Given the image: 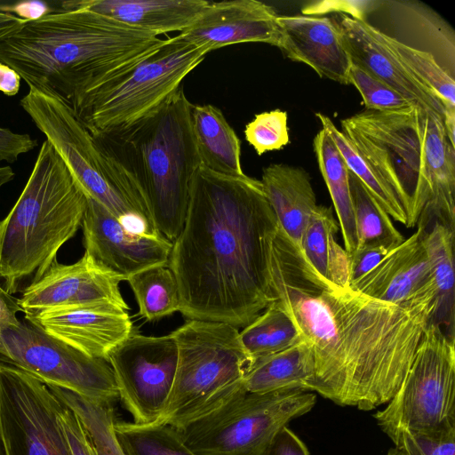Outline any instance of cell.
<instances>
[{
  "instance_id": "obj_1",
  "label": "cell",
  "mask_w": 455,
  "mask_h": 455,
  "mask_svg": "<svg viewBox=\"0 0 455 455\" xmlns=\"http://www.w3.org/2000/svg\"><path fill=\"white\" fill-rule=\"evenodd\" d=\"M276 300L312 348L310 391L371 411L402 385L435 310V290L403 304L328 283L293 256L273 251Z\"/></svg>"
},
{
  "instance_id": "obj_2",
  "label": "cell",
  "mask_w": 455,
  "mask_h": 455,
  "mask_svg": "<svg viewBox=\"0 0 455 455\" xmlns=\"http://www.w3.org/2000/svg\"><path fill=\"white\" fill-rule=\"evenodd\" d=\"M279 226L260 180L201 165L169 267L188 320L251 323L276 300L272 251Z\"/></svg>"
},
{
  "instance_id": "obj_3",
  "label": "cell",
  "mask_w": 455,
  "mask_h": 455,
  "mask_svg": "<svg viewBox=\"0 0 455 455\" xmlns=\"http://www.w3.org/2000/svg\"><path fill=\"white\" fill-rule=\"evenodd\" d=\"M165 42L90 11H53L27 20L1 38L0 62L13 68L28 87L52 93L72 107Z\"/></svg>"
},
{
  "instance_id": "obj_4",
  "label": "cell",
  "mask_w": 455,
  "mask_h": 455,
  "mask_svg": "<svg viewBox=\"0 0 455 455\" xmlns=\"http://www.w3.org/2000/svg\"><path fill=\"white\" fill-rule=\"evenodd\" d=\"M191 106L180 87L150 116L93 136L132 176L157 231L172 243L183 228L192 184L202 165L191 128Z\"/></svg>"
},
{
  "instance_id": "obj_5",
  "label": "cell",
  "mask_w": 455,
  "mask_h": 455,
  "mask_svg": "<svg viewBox=\"0 0 455 455\" xmlns=\"http://www.w3.org/2000/svg\"><path fill=\"white\" fill-rule=\"evenodd\" d=\"M87 195L65 161L43 142L17 202L0 220V278L10 294L38 280L82 228Z\"/></svg>"
},
{
  "instance_id": "obj_6",
  "label": "cell",
  "mask_w": 455,
  "mask_h": 455,
  "mask_svg": "<svg viewBox=\"0 0 455 455\" xmlns=\"http://www.w3.org/2000/svg\"><path fill=\"white\" fill-rule=\"evenodd\" d=\"M20 106L65 161L85 194L128 230L161 235L130 172L106 152L72 108L52 93L29 87Z\"/></svg>"
},
{
  "instance_id": "obj_7",
  "label": "cell",
  "mask_w": 455,
  "mask_h": 455,
  "mask_svg": "<svg viewBox=\"0 0 455 455\" xmlns=\"http://www.w3.org/2000/svg\"><path fill=\"white\" fill-rule=\"evenodd\" d=\"M315 402L307 390L251 393L243 382L173 427L196 455H264L276 434Z\"/></svg>"
},
{
  "instance_id": "obj_8",
  "label": "cell",
  "mask_w": 455,
  "mask_h": 455,
  "mask_svg": "<svg viewBox=\"0 0 455 455\" xmlns=\"http://www.w3.org/2000/svg\"><path fill=\"white\" fill-rule=\"evenodd\" d=\"M210 51L167 37L149 57L84 94L71 108L92 136L124 129L156 112Z\"/></svg>"
},
{
  "instance_id": "obj_9",
  "label": "cell",
  "mask_w": 455,
  "mask_h": 455,
  "mask_svg": "<svg viewBox=\"0 0 455 455\" xmlns=\"http://www.w3.org/2000/svg\"><path fill=\"white\" fill-rule=\"evenodd\" d=\"M427 112L417 105L394 111L364 110L340 121L341 132L405 209L414 227L429 196L424 159Z\"/></svg>"
},
{
  "instance_id": "obj_10",
  "label": "cell",
  "mask_w": 455,
  "mask_h": 455,
  "mask_svg": "<svg viewBox=\"0 0 455 455\" xmlns=\"http://www.w3.org/2000/svg\"><path fill=\"white\" fill-rule=\"evenodd\" d=\"M178 348L172 390L158 423L174 427L239 387L251 367L237 327L188 320L171 332Z\"/></svg>"
},
{
  "instance_id": "obj_11",
  "label": "cell",
  "mask_w": 455,
  "mask_h": 455,
  "mask_svg": "<svg viewBox=\"0 0 455 455\" xmlns=\"http://www.w3.org/2000/svg\"><path fill=\"white\" fill-rule=\"evenodd\" d=\"M373 417L388 436L455 428V339L438 324H428L402 385Z\"/></svg>"
},
{
  "instance_id": "obj_12",
  "label": "cell",
  "mask_w": 455,
  "mask_h": 455,
  "mask_svg": "<svg viewBox=\"0 0 455 455\" xmlns=\"http://www.w3.org/2000/svg\"><path fill=\"white\" fill-rule=\"evenodd\" d=\"M0 359L47 385L111 403L118 398L114 371L108 360L88 355L20 322L0 338Z\"/></svg>"
},
{
  "instance_id": "obj_13",
  "label": "cell",
  "mask_w": 455,
  "mask_h": 455,
  "mask_svg": "<svg viewBox=\"0 0 455 455\" xmlns=\"http://www.w3.org/2000/svg\"><path fill=\"white\" fill-rule=\"evenodd\" d=\"M60 406L47 384L0 359V440L4 455H71Z\"/></svg>"
},
{
  "instance_id": "obj_14",
  "label": "cell",
  "mask_w": 455,
  "mask_h": 455,
  "mask_svg": "<svg viewBox=\"0 0 455 455\" xmlns=\"http://www.w3.org/2000/svg\"><path fill=\"white\" fill-rule=\"evenodd\" d=\"M118 398L137 424L156 423L166 409L176 375L178 348L172 334L132 331L108 354Z\"/></svg>"
},
{
  "instance_id": "obj_15",
  "label": "cell",
  "mask_w": 455,
  "mask_h": 455,
  "mask_svg": "<svg viewBox=\"0 0 455 455\" xmlns=\"http://www.w3.org/2000/svg\"><path fill=\"white\" fill-rule=\"evenodd\" d=\"M82 228L84 252L100 268L120 281H127L148 267L169 263L171 241L161 235H141L128 230L88 196Z\"/></svg>"
},
{
  "instance_id": "obj_16",
  "label": "cell",
  "mask_w": 455,
  "mask_h": 455,
  "mask_svg": "<svg viewBox=\"0 0 455 455\" xmlns=\"http://www.w3.org/2000/svg\"><path fill=\"white\" fill-rule=\"evenodd\" d=\"M120 282L84 252L73 264L54 261L38 280L22 291L18 305L25 317L68 306L110 304L128 310Z\"/></svg>"
},
{
  "instance_id": "obj_17",
  "label": "cell",
  "mask_w": 455,
  "mask_h": 455,
  "mask_svg": "<svg viewBox=\"0 0 455 455\" xmlns=\"http://www.w3.org/2000/svg\"><path fill=\"white\" fill-rule=\"evenodd\" d=\"M25 321L88 355L106 360L134 330L128 310L110 304L54 307Z\"/></svg>"
},
{
  "instance_id": "obj_18",
  "label": "cell",
  "mask_w": 455,
  "mask_h": 455,
  "mask_svg": "<svg viewBox=\"0 0 455 455\" xmlns=\"http://www.w3.org/2000/svg\"><path fill=\"white\" fill-rule=\"evenodd\" d=\"M274 8L257 0L209 2L198 18L178 35L210 52L243 43L278 46L280 32Z\"/></svg>"
},
{
  "instance_id": "obj_19",
  "label": "cell",
  "mask_w": 455,
  "mask_h": 455,
  "mask_svg": "<svg viewBox=\"0 0 455 455\" xmlns=\"http://www.w3.org/2000/svg\"><path fill=\"white\" fill-rule=\"evenodd\" d=\"M365 15L378 16L379 24L385 23L384 30L391 28L388 36L430 53L455 78V32L432 8L415 0L367 1Z\"/></svg>"
},
{
  "instance_id": "obj_20",
  "label": "cell",
  "mask_w": 455,
  "mask_h": 455,
  "mask_svg": "<svg viewBox=\"0 0 455 455\" xmlns=\"http://www.w3.org/2000/svg\"><path fill=\"white\" fill-rule=\"evenodd\" d=\"M278 48L292 61L302 62L321 77L349 84L351 58L340 28L329 17L278 15Z\"/></svg>"
},
{
  "instance_id": "obj_21",
  "label": "cell",
  "mask_w": 455,
  "mask_h": 455,
  "mask_svg": "<svg viewBox=\"0 0 455 455\" xmlns=\"http://www.w3.org/2000/svg\"><path fill=\"white\" fill-rule=\"evenodd\" d=\"M427 230L419 224L415 233L388 251L371 270L352 283L349 288L397 305L435 289L424 243Z\"/></svg>"
},
{
  "instance_id": "obj_22",
  "label": "cell",
  "mask_w": 455,
  "mask_h": 455,
  "mask_svg": "<svg viewBox=\"0 0 455 455\" xmlns=\"http://www.w3.org/2000/svg\"><path fill=\"white\" fill-rule=\"evenodd\" d=\"M336 21L354 63L391 87L409 102L444 121L445 106L442 100L406 69L373 35L367 22L345 13L339 14Z\"/></svg>"
},
{
  "instance_id": "obj_23",
  "label": "cell",
  "mask_w": 455,
  "mask_h": 455,
  "mask_svg": "<svg viewBox=\"0 0 455 455\" xmlns=\"http://www.w3.org/2000/svg\"><path fill=\"white\" fill-rule=\"evenodd\" d=\"M205 0H73L56 11L86 10L156 36L188 28L204 10Z\"/></svg>"
},
{
  "instance_id": "obj_24",
  "label": "cell",
  "mask_w": 455,
  "mask_h": 455,
  "mask_svg": "<svg viewBox=\"0 0 455 455\" xmlns=\"http://www.w3.org/2000/svg\"><path fill=\"white\" fill-rule=\"evenodd\" d=\"M423 150L429 196L417 224L427 228L433 220L454 232L455 147L447 137L443 120L429 112L426 114Z\"/></svg>"
},
{
  "instance_id": "obj_25",
  "label": "cell",
  "mask_w": 455,
  "mask_h": 455,
  "mask_svg": "<svg viewBox=\"0 0 455 455\" xmlns=\"http://www.w3.org/2000/svg\"><path fill=\"white\" fill-rule=\"evenodd\" d=\"M260 181L279 228L299 255L303 231L318 205L308 172L273 164L263 169Z\"/></svg>"
},
{
  "instance_id": "obj_26",
  "label": "cell",
  "mask_w": 455,
  "mask_h": 455,
  "mask_svg": "<svg viewBox=\"0 0 455 455\" xmlns=\"http://www.w3.org/2000/svg\"><path fill=\"white\" fill-rule=\"evenodd\" d=\"M190 123L202 165L213 172L239 177L241 142L222 111L211 104H192Z\"/></svg>"
},
{
  "instance_id": "obj_27",
  "label": "cell",
  "mask_w": 455,
  "mask_h": 455,
  "mask_svg": "<svg viewBox=\"0 0 455 455\" xmlns=\"http://www.w3.org/2000/svg\"><path fill=\"white\" fill-rule=\"evenodd\" d=\"M339 225L331 207L317 205L303 231L299 257L328 283L349 287L348 254L335 239Z\"/></svg>"
},
{
  "instance_id": "obj_28",
  "label": "cell",
  "mask_w": 455,
  "mask_h": 455,
  "mask_svg": "<svg viewBox=\"0 0 455 455\" xmlns=\"http://www.w3.org/2000/svg\"><path fill=\"white\" fill-rule=\"evenodd\" d=\"M315 374L312 348L304 339L282 351L254 362L243 386L251 393L310 390Z\"/></svg>"
},
{
  "instance_id": "obj_29",
  "label": "cell",
  "mask_w": 455,
  "mask_h": 455,
  "mask_svg": "<svg viewBox=\"0 0 455 455\" xmlns=\"http://www.w3.org/2000/svg\"><path fill=\"white\" fill-rule=\"evenodd\" d=\"M319 170L329 190L344 249L351 254L357 247L354 206L349 184V169L329 132L322 128L313 140Z\"/></svg>"
},
{
  "instance_id": "obj_30",
  "label": "cell",
  "mask_w": 455,
  "mask_h": 455,
  "mask_svg": "<svg viewBox=\"0 0 455 455\" xmlns=\"http://www.w3.org/2000/svg\"><path fill=\"white\" fill-rule=\"evenodd\" d=\"M424 243L435 290V310L431 323L438 324L446 336L454 339V232L435 222L431 229L427 230Z\"/></svg>"
},
{
  "instance_id": "obj_31",
  "label": "cell",
  "mask_w": 455,
  "mask_h": 455,
  "mask_svg": "<svg viewBox=\"0 0 455 455\" xmlns=\"http://www.w3.org/2000/svg\"><path fill=\"white\" fill-rule=\"evenodd\" d=\"M239 335L251 364L303 339L296 323L277 300L239 331Z\"/></svg>"
},
{
  "instance_id": "obj_32",
  "label": "cell",
  "mask_w": 455,
  "mask_h": 455,
  "mask_svg": "<svg viewBox=\"0 0 455 455\" xmlns=\"http://www.w3.org/2000/svg\"><path fill=\"white\" fill-rule=\"evenodd\" d=\"M354 206L357 247L378 246L387 251L405 239L362 181L348 172Z\"/></svg>"
},
{
  "instance_id": "obj_33",
  "label": "cell",
  "mask_w": 455,
  "mask_h": 455,
  "mask_svg": "<svg viewBox=\"0 0 455 455\" xmlns=\"http://www.w3.org/2000/svg\"><path fill=\"white\" fill-rule=\"evenodd\" d=\"M47 386L77 415L96 455H125L116 436V421L111 403L97 401L58 386Z\"/></svg>"
},
{
  "instance_id": "obj_34",
  "label": "cell",
  "mask_w": 455,
  "mask_h": 455,
  "mask_svg": "<svg viewBox=\"0 0 455 455\" xmlns=\"http://www.w3.org/2000/svg\"><path fill=\"white\" fill-rule=\"evenodd\" d=\"M127 282L146 320H159L180 310L179 286L168 264L143 269Z\"/></svg>"
},
{
  "instance_id": "obj_35",
  "label": "cell",
  "mask_w": 455,
  "mask_h": 455,
  "mask_svg": "<svg viewBox=\"0 0 455 455\" xmlns=\"http://www.w3.org/2000/svg\"><path fill=\"white\" fill-rule=\"evenodd\" d=\"M373 35L393 53L406 69L443 102L445 110L455 108V81L422 51L409 47L369 25Z\"/></svg>"
},
{
  "instance_id": "obj_36",
  "label": "cell",
  "mask_w": 455,
  "mask_h": 455,
  "mask_svg": "<svg viewBox=\"0 0 455 455\" xmlns=\"http://www.w3.org/2000/svg\"><path fill=\"white\" fill-rule=\"evenodd\" d=\"M115 433L125 455H196L169 425L116 421Z\"/></svg>"
},
{
  "instance_id": "obj_37",
  "label": "cell",
  "mask_w": 455,
  "mask_h": 455,
  "mask_svg": "<svg viewBox=\"0 0 455 455\" xmlns=\"http://www.w3.org/2000/svg\"><path fill=\"white\" fill-rule=\"evenodd\" d=\"M315 116L322 127L331 135L349 171L362 181L391 219L410 228V218L405 209L384 187L346 135L336 127L329 116L322 113H315Z\"/></svg>"
},
{
  "instance_id": "obj_38",
  "label": "cell",
  "mask_w": 455,
  "mask_h": 455,
  "mask_svg": "<svg viewBox=\"0 0 455 455\" xmlns=\"http://www.w3.org/2000/svg\"><path fill=\"white\" fill-rule=\"evenodd\" d=\"M244 135L259 156L283 148L290 141L287 112L275 109L256 115L246 124Z\"/></svg>"
},
{
  "instance_id": "obj_39",
  "label": "cell",
  "mask_w": 455,
  "mask_h": 455,
  "mask_svg": "<svg viewBox=\"0 0 455 455\" xmlns=\"http://www.w3.org/2000/svg\"><path fill=\"white\" fill-rule=\"evenodd\" d=\"M348 83L360 92L365 110L386 112L415 105L353 61L348 70Z\"/></svg>"
},
{
  "instance_id": "obj_40",
  "label": "cell",
  "mask_w": 455,
  "mask_h": 455,
  "mask_svg": "<svg viewBox=\"0 0 455 455\" xmlns=\"http://www.w3.org/2000/svg\"><path fill=\"white\" fill-rule=\"evenodd\" d=\"M388 437L402 455H455V428L432 434L398 430Z\"/></svg>"
},
{
  "instance_id": "obj_41",
  "label": "cell",
  "mask_w": 455,
  "mask_h": 455,
  "mask_svg": "<svg viewBox=\"0 0 455 455\" xmlns=\"http://www.w3.org/2000/svg\"><path fill=\"white\" fill-rule=\"evenodd\" d=\"M60 419L71 455H96L79 418L74 411L62 402L60 409Z\"/></svg>"
},
{
  "instance_id": "obj_42",
  "label": "cell",
  "mask_w": 455,
  "mask_h": 455,
  "mask_svg": "<svg viewBox=\"0 0 455 455\" xmlns=\"http://www.w3.org/2000/svg\"><path fill=\"white\" fill-rule=\"evenodd\" d=\"M387 251L382 247L363 246L348 254L349 285L371 270Z\"/></svg>"
},
{
  "instance_id": "obj_43",
  "label": "cell",
  "mask_w": 455,
  "mask_h": 455,
  "mask_svg": "<svg viewBox=\"0 0 455 455\" xmlns=\"http://www.w3.org/2000/svg\"><path fill=\"white\" fill-rule=\"evenodd\" d=\"M37 146V140L28 134L14 133L0 127V161L13 163L18 157Z\"/></svg>"
},
{
  "instance_id": "obj_44",
  "label": "cell",
  "mask_w": 455,
  "mask_h": 455,
  "mask_svg": "<svg viewBox=\"0 0 455 455\" xmlns=\"http://www.w3.org/2000/svg\"><path fill=\"white\" fill-rule=\"evenodd\" d=\"M264 455H309L302 441L286 427L275 436Z\"/></svg>"
},
{
  "instance_id": "obj_45",
  "label": "cell",
  "mask_w": 455,
  "mask_h": 455,
  "mask_svg": "<svg viewBox=\"0 0 455 455\" xmlns=\"http://www.w3.org/2000/svg\"><path fill=\"white\" fill-rule=\"evenodd\" d=\"M20 312L18 299L8 293L0 285V338L2 333L12 326L18 325V313Z\"/></svg>"
},
{
  "instance_id": "obj_46",
  "label": "cell",
  "mask_w": 455,
  "mask_h": 455,
  "mask_svg": "<svg viewBox=\"0 0 455 455\" xmlns=\"http://www.w3.org/2000/svg\"><path fill=\"white\" fill-rule=\"evenodd\" d=\"M20 75L11 67L0 62V92L7 96H14L20 86Z\"/></svg>"
},
{
  "instance_id": "obj_47",
  "label": "cell",
  "mask_w": 455,
  "mask_h": 455,
  "mask_svg": "<svg viewBox=\"0 0 455 455\" xmlns=\"http://www.w3.org/2000/svg\"><path fill=\"white\" fill-rule=\"evenodd\" d=\"M26 20L0 5V39L17 30Z\"/></svg>"
},
{
  "instance_id": "obj_48",
  "label": "cell",
  "mask_w": 455,
  "mask_h": 455,
  "mask_svg": "<svg viewBox=\"0 0 455 455\" xmlns=\"http://www.w3.org/2000/svg\"><path fill=\"white\" fill-rule=\"evenodd\" d=\"M443 126L450 142L455 147V108L445 110Z\"/></svg>"
},
{
  "instance_id": "obj_49",
  "label": "cell",
  "mask_w": 455,
  "mask_h": 455,
  "mask_svg": "<svg viewBox=\"0 0 455 455\" xmlns=\"http://www.w3.org/2000/svg\"><path fill=\"white\" fill-rule=\"evenodd\" d=\"M15 177L13 170L10 166L0 167V188L12 181Z\"/></svg>"
},
{
  "instance_id": "obj_50",
  "label": "cell",
  "mask_w": 455,
  "mask_h": 455,
  "mask_svg": "<svg viewBox=\"0 0 455 455\" xmlns=\"http://www.w3.org/2000/svg\"><path fill=\"white\" fill-rule=\"evenodd\" d=\"M387 455H402L401 451L397 448H391L387 451Z\"/></svg>"
},
{
  "instance_id": "obj_51",
  "label": "cell",
  "mask_w": 455,
  "mask_h": 455,
  "mask_svg": "<svg viewBox=\"0 0 455 455\" xmlns=\"http://www.w3.org/2000/svg\"><path fill=\"white\" fill-rule=\"evenodd\" d=\"M0 455H4V448H3L1 440H0Z\"/></svg>"
}]
</instances>
